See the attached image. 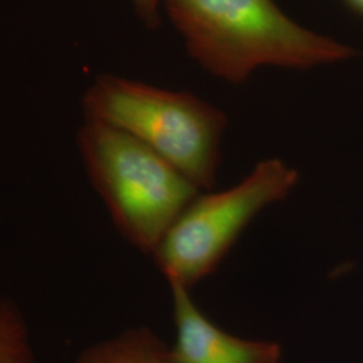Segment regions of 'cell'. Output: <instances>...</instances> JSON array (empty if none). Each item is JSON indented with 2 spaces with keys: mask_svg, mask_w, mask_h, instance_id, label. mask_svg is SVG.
I'll return each instance as SVG.
<instances>
[{
  "mask_svg": "<svg viewBox=\"0 0 363 363\" xmlns=\"http://www.w3.org/2000/svg\"><path fill=\"white\" fill-rule=\"evenodd\" d=\"M351 11L363 18V0H343Z\"/></svg>",
  "mask_w": 363,
  "mask_h": 363,
  "instance_id": "9",
  "label": "cell"
},
{
  "mask_svg": "<svg viewBox=\"0 0 363 363\" xmlns=\"http://www.w3.org/2000/svg\"><path fill=\"white\" fill-rule=\"evenodd\" d=\"M298 182L296 169L280 159H267L232 189L198 195L152 253L169 284L190 289L214 272L249 223L286 199Z\"/></svg>",
  "mask_w": 363,
  "mask_h": 363,
  "instance_id": "4",
  "label": "cell"
},
{
  "mask_svg": "<svg viewBox=\"0 0 363 363\" xmlns=\"http://www.w3.org/2000/svg\"><path fill=\"white\" fill-rule=\"evenodd\" d=\"M187 50L213 76L241 84L259 66L307 70L357 52L288 18L273 0H164Z\"/></svg>",
  "mask_w": 363,
  "mask_h": 363,
  "instance_id": "1",
  "label": "cell"
},
{
  "mask_svg": "<svg viewBox=\"0 0 363 363\" xmlns=\"http://www.w3.org/2000/svg\"><path fill=\"white\" fill-rule=\"evenodd\" d=\"M177 342L171 350L177 363H280L277 343L233 337L214 325L196 307L187 288L169 284Z\"/></svg>",
  "mask_w": 363,
  "mask_h": 363,
  "instance_id": "5",
  "label": "cell"
},
{
  "mask_svg": "<svg viewBox=\"0 0 363 363\" xmlns=\"http://www.w3.org/2000/svg\"><path fill=\"white\" fill-rule=\"evenodd\" d=\"M77 363H177L169 347L147 328L130 330L84 351Z\"/></svg>",
  "mask_w": 363,
  "mask_h": 363,
  "instance_id": "6",
  "label": "cell"
},
{
  "mask_svg": "<svg viewBox=\"0 0 363 363\" xmlns=\"http://www.w3.org/2000/svg\"><path fill=\"white\" fill-rule=\"evenodd\" d=\"M78 148L94 189L133 247L154 253L199 187L124 130L85 120Z\"/></svg>",
  "mask_w": 363,
  "mask_h": 363,
  "instance_id": "3",
  "label": "cell"
},
{
  "mask_svg": "<svg viewBox=\"0 0 363 363\" xmlns=\"http://www.w3.org/2000/svg\"><path fill=\"white\" fill-rule=\"evenodd\" d=\"M0 363H35L25 319L10 300H0Z\"/></svg>",
  "mask_w": 363,
  "mask_h": 363,
  "instance_id": "7",
  "label": "cell"
},
{
  "mask_svg": "<svg viewBox=\"0 0 363 363\" xmlns=\"http://www.w3.org/2000/svg\"><path fill=\"white\" fill-rule=\"evenodd\" d=\"M136 13L145 22L148 27H156L159 23V4L160 0H132Z\"/></svg>",
  "mask_w": 363,
  "mask_h": 363,
  "instance_id": "8",
  "label": "cell"
},
{
  "mask_svg": "<svg viewBox=\"0 0 363 363\" xmlns=\"http://www.w3.org/2000/svg\"><path fill=\"white\" fill-rule=\"evenodd\" d=\"M85 120L124 130L164 157L199 189H211L228 117L187 91L103 74L82 100Z\"/></svg>",
  "mask_w": 363,
  "mask_h": 363,
  "instance_id": "2",
  "label": "cell"
}]
</instances>
